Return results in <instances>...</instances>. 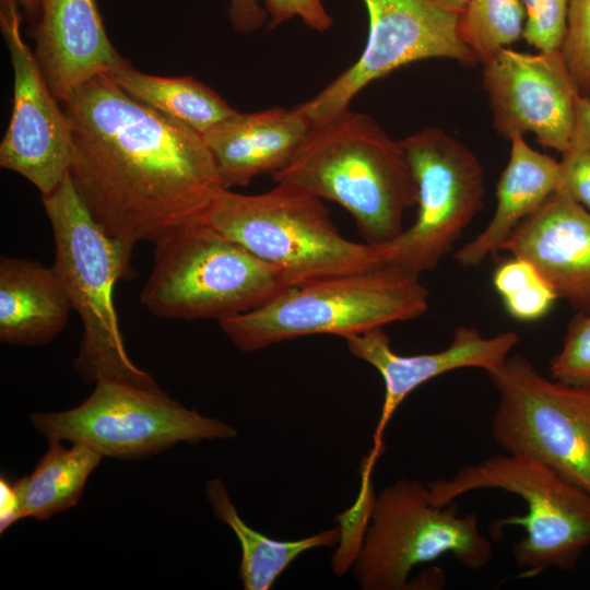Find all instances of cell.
<instances>
[{"instance_id":"cell-1","label":"cell","mask_w":590,"mask_h":590,"mask_svg":"<svg viewBox=\"0 0 590 590\" xmlns=\"http://www.w3.org/2000/svg\"><path fill=\"white\" fill-rule=\"evenodd\" d=\"M61 106L72 129L70 179L108 235L154 244L205 221L223 187L201 133L135 99L107 74L83 83Z\"/></svg>"},{"instance_id":"cell-2","label":"cell","mask_w":590,"mask_h":590,"mask_svg":"<svg viewBox=\"0 0 590 590\" xmlns=\"http://www.w3.org/2000/svg\"><path fill=\"white\" fill-rule=\"evenodd\" d=\"M271 176L275 184L341 205L370 245L399 236L406 209L417 202L401 142L368 115L350 109L311 127L290 161Z\"/></svg>"},{"instance_id":"cell-3","label":"cell","mask_w":590,"mask_h":590,"mask_svg":"<svg viewBox=\"0 0 590 590\" xmlns=\"http://www.w3.org/2000/svg\"><path fill=\"white\" fill-rule=\"evenodd\" d=\"M43 203L54 235L52 267L83 327L75 370L86 382L114 380L157 388L127 353L114 305L116 283L134 275V246L108 235L94 221L69 174L43 197Z\"/></svg>"},{"instance_id":"cell-4","label":"cell","mask_w":590,"mask_h":590,"mask_svg":"<svg viewBox=\"0 0 590 590\" xmlns=\"http://www.w3.org/2000/svg\"><path fill=\"white\" fill-rule=\"evenodd\" d=\"M429 292L420 275L389 267L294 286L270 302L220 322L243 352L315 334L346 339L422 316Z\"/></svg>"},{"instance_id":"cell-5","label":"cell","mask_w":590,"mask_h":590,"mask_svg":"<svg viewBox=\"0 0 590 590\" xmlns=\"http://www.w3.org/2000/svg\"><path fill=\"white\" fill-rule=\"evenodd\" d=\"M204 222L273 267L292 287L380 267L373 245L340 234L322 199L287 184L259 194L223 188Z\"/></svg>"},{"instance_id":"cell-6","label":"cell","mask_w":590,"mask_h":590,"mask_svg":"<svg viewBox=\"0 0 590 590\" xmlns=\"http://www.w3.org/2000/svg\"><path fill=\"white\" fill-rule=\"evenodd\" d=\"M291 287L273 267L203 221L154 243L153 267L140 299L161 318L220 323Z\"/></svg>"},{"instance_id":"cell-7","label":"cell","mask_w":590,"mask_h":590,"mask_svg":"<svg viewBox=\"0 0 590 590\" xmlns=\"http://www.w3.org/2000/svg\"><path fill=\"white\" fill-rule=\"evenodd\" d=\"M427 487L430 502L439 507L475 489H502L519 496L527 514L502 519L497 526L524 529V536L512 545L522 577L548 568L573 569L590 546V493L528 456H494Z\"/></svg>"},{"instance_id":"cell-8","label":"cell","mask_w":590,"mask_h":590,"mask_svg":"<svg viewBox=\"0 0 590 590\" xmlns=\"http://www.w3.org/2000/svg\"><path fill=\"white\" fill-rule=\"evenodd\" d=\"M447 553L469 569H481L493 546L474 514L461 517L455 505L436 506L427 486L401 479L376 496L354 575L364 590H403L414 566Z\"/></svg>"},{"instance_id":"cell-9","label":"cell","mask_w":590,"mask_h":590,"mask_svg":"<svg viewBox=\"0 0 590 590\" xmlns=\"http://www.w3.org/2000/svg\"><path fill=\"white\" fill-rule=\"evenodd\" d=\"M33 427L48 440L84 445L103 457L140 459L178 442L229 439L236 429L189 410L157 388L99 380L73 409L33 413Z\"/></svg>"},{"instance_id":"cell-10","label":"cell","mask_w":590,"mask_h":590,"mask_svg":"<svg viewBox=\"0 0 590 590\" xmlns=\"http://www.w3.org/2000/svg\"><path fill=\"white\" fill-rule=\"evenodd\" d=\"M417 188L414 223L373 245L380 267L416 275L434 270L483 208L484 172L477 157L439 128L400 141Z\"/></svg>"},{"instance_id":"cell-11","label":"cell","mask_w":590,"mask_h":590,"mask_svg":"<svg viewBox=\"0 0 590 590\" xmlns=\"http://www.w3.org/2000/svg\"><path fill=\"white\" fill-rule=\"evenodd\" d=\"M488 377L499 394L492 421L496 442L590 493V386L547 379L519 354Z\"/></svg>"},{"instance_id":"cell-12","label":"cell","mask_w":590,"mask_h":590,"mask_svg":"<svg viewBox=\"0 0 590 590\" xmlns=\"http://www.w3.org/2000/svg\"><path fill=\"white\" fill-rule=\"evenodd\" d=\"M369 19L366 46L357 61L311 99L298 105L311 127L349 109L362 88L393 70L429 58L480 62L463 42L458 13L427 0H363Z\"/></svg>"},{"instance_id":"cell-13","label":"cell","mask_w":590,"mask_h":590,"mask_svg":"<svg viewBox=\"0 0 590 590\" xmlns=\"http://www.w3.org/2000/svg\"><path fill=\"white\" fill-rule=\"evenodd\" d=\"M19 0H0V26L13 71V107L0 144V165L50 194L68 176L73 155L70 120L21 35Z\"/></svg>"},{"instance_id":"cell-14","label":"cell","mask_w":590,"mask_h":590,"mask_svg":"<svg viewBox=\"0 0 590 590\" xmlns=\"http://www.w3.org/2000/svg\"><path fill=\"white\" fill-rule=\"evenodd\" d=\"M483 66L499 135L532 132L541 145L562 154L570 148L580 94L560 50L529 54L505 47Z\"/></svg>"},{"instance_id":"cell-15","label":"cell","mask_w":590,"mask_h":590,"mask_svg":"<svg viewBox=\"0 0 590 590\" xmlns=\"http://www.w3.org/2000/svg\"><path fill=\"white\" fill-rule=\"evenodd\" d=\"M515 331L484 337L476 328L460 326L444 350L400 355L391 346L384 328H376L345 339L349 351L371 365L385 385L384 404L367 457L377 461L384 450V433L398 406L426 381L460 368H481L487 374L499 368L519 342Z\"/></svg>"},{"instance_id":"cell-16","label":"cell","mask_w":590,"mask_h":590,"mask_svg":"<svg viewBox=\"0 0 590 590\" xmlns=\"http://www.w3.org/2000/svg\"><path fill=\"white\" fill-rule=\"evenodd\" d=\"M502 250L531 262L558 298L590 314V211L565 191L521 221Z\"/></svg>"},{"instance_id":"cell-17","label":"cell","mask_w":590,"mask_h":590,"mask_svg":"<svg viewBox=\"0 0 590 590\" xmlns=\"http://www.w3.org/2000/svg\"><path fill=\"white\" fill-rule=\"evenodd\" d=\"M35 58L61 104L83 83L127 62L111 45L95 0H39Z\"/></svg>"},{"instance_id":"cell-18","label":"cell","mask_w":590,"mask_h":590,"mask_svg":"<svg viewBox=\"0 0 590 590\" xmlns=\"http://www.w3.org/2000/svg\"><path fill=\"white\" fill-rule=\"evenodd\" d=\"M310 129L309 120L298 106L273 107L249 114L236 111L202 137L222 187L231 189L282 168Z\"/></svg>"},{"instance_id":"cell-19","label":"cell","mask_w":590,"mask_h":590,"mask_svg":"<svg viewBox=\"0 0 590 590\" xmlns=\"http://www.w3.org/2000/svg\"><path fill=\"white\" fill-rule=\"evenodd\" d=\"M54 267L14 257L0 259V341L40 345L66 327L72 310Z\"/></svg>"},{"instance_id":"cell-20","label":"cell","mask_w":590,"mask_h":590,"mask_svg":"<svg viewBox=\"0 0 590 590\" xmlns=\"http://www.w3.org/2000/svg\"><path fill=\"white\" fill-rule=\"evenodd\" d=\"M510 157L496 186V209L487 226L458 249L453 259L464 268L481 264L526 217L558 188L559 162L530 148L523 135L510 139Z\"/></svg>"},{"instance_id":"cell-21","label":"cell","mask_w":590,"mask_h":590,"mask_svg":"<svg viewBox=\"0 0 590 590\" xmlns=\"http://www.w3.org/2000/svg\"><path fill=\"white\" fill-rule=\"evenodd\" d=\"M205 495L214 516L233 530L240 544L239 578L245 590H269L302 553L339 543V527L294 541L273 540L256 531L240 518L220 479L206 483Z\"/></svg>"},{"instance_id":"cell-22","label":"cell","mask_w":590,"mask_h":590,"mask_svg":"<svg viewBox=\"0 0 590 590\" xmlns=\"http://www.w3.org/2000/svg\"><path fill=\"white\" fill-rule=\"evenodd\" d=\"M49 447L34 471L13 482L19 499V520H45L75 506L91 473L103 456L80 444L64 447L48 440Z\"/></svg>"},{"instance_id":"cell-23","label":"cell","mask_w":590,"mask_h":590,"mask_svg":"<svg viewBox=\"0 0 590 590\" xmlns=\"http://www.w3.org/2000/svg\"><path fill=\"white\" fill-rule=\"evenodd\" d=\"M107 75L135 99L201 134L236 113L215 91L191 76L151 75L128 61Z\"/></svg>"},{"instance_id":"cell-24","label":"cell","mask_w":590,"mask_h":590,"mask_svg":"<svg viewBox=\"0 0 590 590\" xmlns=\"http://www.w3.org/2000/svg\"><path fill=\"white\" fill-rule=\"evenodd\" d=\"M524 22L521 0H469L459 15V30L483 64L522 37Z\"/></svg>"},{"instance_id":"cell-25","label":"cell","mask_w":590,"mask_h":590,"mask_svg":"<svg viewBox=\"0 0 590 590\" xmlns=\"http://www.w3.org/2000/svg\"><path fill=\"white\" fill-rule=\"evenodd\" d=\"M493 285L506 311L523 322L536 321L546 316L558 298L538 269L516 256L495 268Z\"/></svg>"},{"instance_id":"cell-26","label":"cell","mask_w":590,"mask_h":590,"mask_svg":"<svg viewBox=\"0 0 590 590\" xmlns=\"http://www.w3.org/2000/svg\"><path fill=\"white\" fill-rule=\"evenodd\" d=\"M550 373L552 379L567 385L590 386V314L578 311L570 319Z\"/></svg>"},{"instance_id":"cell-27","label":"cell","mask_w":590,"mask_h":590,"mask_svg":"<svg viewBox=\"0 0 590 590\" xmlns=\"http://www.w3.org/2000/svg\"><path fill=\"white\" fill-rule=\"evenodd\" d=\"M580 95L590 94V0H569L560 48Z\"/></svg>"},{"instance_id":"cell-28","label":"cell","mask_w":590,"mask_h":590,"mask_svg":"<svg viewBox=\"0 0 590 590\" xmlns=\"http://www.w3.org/2000/svg\"><path fill=\"white\" fill-rule=\"evenodd\" d=\"M526 9L522 38L539 51L560 50L569 0H521Z\"/></svg>"},{"instance_id":"cell-29","label":"cell","mask_w":590,"mask_h":590,"mask_svg":"<svg viewBox=\"0 0 590 590\" xmlns=\"http://www.w3.org/2000/svg\"><path fill=\"white\" fill-rule=\"evenodd\" d=\"M269 15V28H275L293 17H299L308 27L317 32L328 31L333 19L322 0H263Z\"/></svg>"},{"instance_id":"cell-30","label":"cell","mask_w":590,"mask_h":590,"mask_svg":"<svg viewBox=\"0 0 590 590\" xmlns=\"http://www.w3.org/2000/svg\"><path fill=\"white\" fill-rule=\"evenodd\" d=\"M558 189L590 211V149H569L562 154Z\"/></svg>"},{"instance_id":"cell-31","label":"cell","mask_w":590,"mask_h":590,"mask_svg":"<svg viewBox=\"0 0 590 590\" xmlns=\"http://www.w3.org/2000/svg\"><path fill=\"white\" fill-rule=\"evenodd\" d=\"M228 15L235 31L240 33L256 31L268 17L257 0H229Z\"/></svg>"},{"instance_id":"cell-32","label":"cell","mask_w":590,"mask_h":590,"mask_svg":"<svg viewBox=\"0 0 590 590\" xmlns=\"http://www.w3.org/2000/svg\"><path fill=\"white\" fill-rule=\"evenodd\" d=\"M569 149H590L589 96L579 95L577 98L575 129Z\"/></svg>"},{"instance_id":"cell-33","label":"cell","mask_w":590,"mask_h":590,"mask_svg":"<svg viewBox=\"0 0 590 590\" xmlns=\"http://www.w3.org/2000/svg\"><path fill=\"white\" fill-rule=\"evenodd\" d=\"M19 521V499L13 482L0 480V532Z\"/></svg>"},{"instance_id":"cell-34","label":"cell","mask_w":590,"mask_h":590,"mask_svg":"<svg viewBox=\"0 0 590 590\" xmlns=\"http://www.w3.org/2000/svg\"><path fill=\"white\" fill-rule=\"evenodd\" d=\"M427 1L432 2L433 4L441 9H445V10H448L458 14H461L469 3V0H427Z\"/></svg>"},{"instance_id":"cell-35","label":"cell","mask_w":590,"mask_h":590,"mask_svg":"<svg viewBox=\"0 0 590 590\" xmlns=\"http://www.w3.org/2000/svg\"><path fill=\"white\" fill-rule=\"evenodd\" d=\"M24 13L31 20L37 17L39 13V0H19Z\"/></svg>"}]
</instances>
